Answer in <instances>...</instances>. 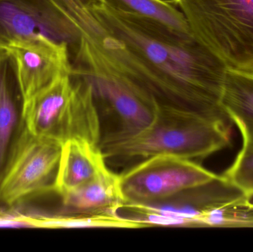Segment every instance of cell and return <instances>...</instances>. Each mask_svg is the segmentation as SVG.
I'll return each instance as SVG.
<instances>
[{
	"label": "cell",
	"instance_id": "6da1fadb",
	"mask_svg": "<svg viewBox=\"0 0 253 252\" xmlns=\"http://www.w3.org/2000/svg\"><path fill=\"white\" fill-rule=\"evenodd\" d=\"M90 10L121 45L120 61L137 88L158 105L231 125L221 105L227 65L193 32L177 31L103 0Z\"/></svg>",
	"mask_w": 253,
	"mask_h": 252
},
{
	"label": "cell",
	"instance_id": "7a4b0ae2",
	"mask_svg": "<svg viewBox=\"0 0 253 252\" xmlns=\"http://www.w3.org/2000/svg\"><path fill=\"white\" fill-rule=\"evenodd\" d=\"M228 124L193 112L158 105L153 121L141 131L99 144L105 159L140 161L172 155L185 159H203L230 142Z\"/></svg>",
	"mask_w": 253,
	"mask_h": 252
},
{
	"label": "cell",
	"instance_id": "3957f363",
	"mask_svg": "<svg viewBox=\"0 0 253 252\" xmlns=\"http://www.w3.org/2000/svg\"><path fill=\"white\" fill-rule=\"evenodd\" d=\"M25 119L32 134L63 144L82 139L98 144L100 118L88 80L66 74L25 102Z\"/></svg>",
	"mask_w": 253,
	"mask_h": 252
},
{
	"label": "cell",
	"instance_id": "277c9868",
	"mask_svg": "<svg viewBox=\"0 0 253 252\" xmlns=\"http://www.w3.org/2000/svg\"><path fill=\"white\" fill-rule=\"evenodd\" d=\"M193 34L229 68L253 72V0H173Z\"/></svg>",
	"mask_w": 253,
	"mask_h": 252
},
{
	"label": "cell",
	"instance_id": "5b68a950",
	"mask_svg": "<svg viewBox=\"0 0 253 252\" xmlns=\"http://www.w3.org/2000/svg\"><path fill=\"white\" fill-rule=\"evenodd\" d=\"M217 177L196 161L172 155L146 158L119 175L125 203L134 204L164 202Z\"/></svg>",
	"mask_w": 253,
	"mask_h": 252
},
{
	"label": "cell",
	"instance_id": "8992f818",
	"mask_svg": "<svg viewBox=\"0 0 253 252\" xmlns=\"http://www.w3.org/2000/svg\"><path fill=\"white\" fill-rule=\"evenodd\" d=\"M62 146L27 130L0 183V203L13 205L28 197L53 191Z\"/></svg>",
	"mask_w": 253,
	"mask_h": 252
},
{
	"label": "cell",
	"instance_id": "52a82bcc",
	"mask_svg": "<svg viewBox=\"0 0 253 252\" xmlns=\"http://www.w3.org/2000/svg\"><path fill=\"white\" fill-rule=\"evenodd\" d=\"M77 31L59 0H0V51L15 41L44 37L71 50Z\"/></svg>",
	"mask_w": 253,
	"mask_h": 252
},
{
	"label": "cell",
	"instance_id": "ba28073f",
	"mask_svg": "<svg viewBox=\"0 0 253 252\" xmlns=\"http://www.w3.org/2000/svg\"><path fill=\"white\" fill-rule=\"evenodd\" d=\"M78 75L93 89L102 128L99 144L135 134L153 121L158 105L150 98L114 78Z\"/></svg>",
	"mask_w": 253,
	"mask_h": 252
},
{
	"label": "cell",
	"instance_id": "9c48e42d",
	"mask_svg": "<svg viewBox=\"0 0 253 252\" xmlns=\"http://www.w3.org/2000/svg\"><path fill=\"white\" fill-rule=\"evenodd\" d=\"M6 50L16 60L25 101L59 77L71 74L72 65L66 44L37 37L15 41Z\"/></svg>",
	"mask_w": 253,
	"mask_h": 252
},
{
	"label": "cell",
	"instance_id": "30bf717a",
	"mask_svg": "<svg viewBox=\"0 0 253 252\" xmlns=\"http://www.w3.org/2000/svg\"><path fill=\"white\" fill-rule=\"evenodd\" d=\"M25 98L14 57L0 51V183L13 152L28 130Z\"/></svg>",
	"mask_w": 253,
	"mask_h": 252
},
{
	"label": "cell",
	"instance_id": "8fae6325",
	"mask_svg": "<svg viewBox=\"0 0 253 252\" xmlns=\"http://www.w3.org/2000/svg\"><path fill=\"white\" fill-rule=\"evenodd\" d=\"M99 145L82 139L62 144L53 192L59 196L110 171Z\"/></svg>",
	"mask_w": 253,
	"mask_h": 252
},
{
	"label": "cell",
	"instance_id": "7c38bea8",
	"mask_svg": "<svg viewBox=\"0 0 253 252\" xmlns=\"http://www.w3.org/2000/svg\"><path fill=\"white\" fill-rule=\"evenodd\" d=\"M61 198L68 213H118L125 204L119 175L111 170Z\"/></svg>",
	"mask_w": 253,
	"mask_h": 252
},
{
	"label": "cell",
	"instance_id": "4fadbf2b",
	"mask_svg": "<svg viewBox=\"0 0 253 252\" xmlns=\"http://www.w3.org/2000/svg\"><path fill=\"white\" fill-rule=\"evenodd\" d=\"M221 105L240 130L243 146L253 147V72L227 68Z\"/></svg>",
	"mask_w": 253,
	"mask_h": 252
},
{
	"label": "cell",
	"instance_id": "5bb4252c",
	"mask_svg": "<svg viewBox=\"0 0 253 252\" xmlns=\"http://www.w3.org/2000/svg\"><path fill=\"white\" fill-rule=\"evenodd\" d=\"M117 8L138 13L177 31L193 32L173 0H103Z\"/></svg>",
	"mask_w": 253,
	"mask_h": 252
},
{
	"label": "cell",
	"instance_id": "9a60e30c",
	"mask_svg": "<svg viewBox=\"0 0 253 252\" xmlns=\"http://www.w3.org/2000/svg\"><path fill=\"white\" fill-rule=\"evenodd\" d=\"M199 227H253V203L242 200L211 210L200 216Z\"/></svg>",
	"mask_w": 253,
	"mask_h": 252
},
{
	"label": "cell",
	"instance_id": "2e32d148",
	"mask_svg": "<svg viewBox=\"0 0 253 252\" xmlns=\"http://www.w3.org/2000/svg\"><path fill=\"white\" fill-rule=\"evenodd\" d=\"M249 198L253 196V147L243 146L233 165L224 173Z\"/></svg>",
	"mask_w": 253,
	"mask_h": 252
}]
</instances>
